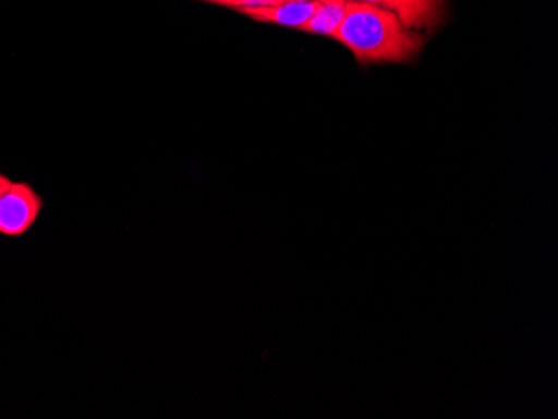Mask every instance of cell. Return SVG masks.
Here are the masks:
<instances>
[{"label": "cell", "instance_id": "1", "mask_svg": "<svg viewBox=\"0 0 558 419\" xmlns=\"http://www.w3.org/2000/svg\"><path fill=\"white\" fill-rule=\"evenodd\" d=\"M331 39L347 47L360 65L412 64L429 36L407 29L387 9L348 0L343 21Z\"/></svg>", "mask_w": 558, "mask_h": 419}, {"label": "cell", "instance_id": "2", "mask_svg": "<svg viewBox=\"0 0 558 419\" xmlns=\"http://www.w3.org/2000/svg\"><path fill=\"white\" fill-rule=\"evenodd\" d=\"M43 209V196L29 183L12 181L0 194V236H25L36 226Z\"/></svg>", "mask_w": 558, "mask_h": 419}, {"label": "cell", "instance_id": "3", "mask_svg": "<svg viewBox=\"0 0 558 419\" xmlns=\"http://www.w3.org/2000/svg\"><path fill=\"white\" fill-rule=\"evenodd\" d=\"M393 12L407 29L435 33L447 19V0H356Z\"/></svg>", "mask_w": 558, "mask_h": 419}, {"label": "cell", "instance_id": "4", "mask_svg": "<svg viewBox=\"0 0 558 419\" xmlns=\"http://www.w3.org/2000/svg\"><path fill=\"white\" fill-rule=\"evenodd\" d=\"M318 5L319 2L316 0H287L283 4L271 5V8L241 9L238 12L253 21L301 30L308 24Z\"/></svg>", "mask_w": 558, "mask_h": 419}, {"label": "cell", "instance_id": "5", "mask_svg": "<svg viewBox=\"0 0 558 419\" xmlns=\"http://www.w3.org/2000/svg\"><path fill=\"white\" fill-rule=\"evenodd\" d=\"M348 0H331L319 2L313 17L303 27V33L316 34V36L333 37L343 21L347 12Z\"/></svg>", "mask_w": 558, "mask_h": 419}, {"label": "cell", "instance_id": "6", "mask_svg": "<svg viewBox=\"0 0 558 419\" xmlns=\"http://www.w3.org/2000/svg\"><path fill=\"white\" fill-rule=\"evenodd\" d=\"M283 2L287 0H216V5L241 11V9L271 8V5L283 4Z\"/></svg>", "mask_w": 558, "mask_h": 419}, {"label": "cell", "instance_id": "7", "mask_svg": "<svg viewBox=\"0 0 558 419\" xmlns=\"http://www.w3.org/2000/svg\"><path fill=\"white\" fill-rule=\"evenodd\" d=\"M12 180H9L5 174H0V194L4 193L9 186H11Z\"/></svg>", "mask_w": 558, "mask_h": 419}, {"label": "cell", "instance_id": "8", "mask_svg": "<svg viewBox=\"0 0 558 419\" xmlns=\"http://www.w3.org/2000/svg\"><path fill=\"white\" fill-rule=\"evenodd\" d=\"M203 2H209V4H216V0H203Z\"/></svg>", "mask_w": 558, "mask_h": 419}, {"label": "cell", "instance_id": "9", "mask_svg": "<svg viewBox=\"0 0 558 419\" xmlns=\"http://www.w3.org/2000/svg\"><path fill=\"white\" fill-rule=\"evenodd\" d=\"M316 2H331V0H316Z\"/></svg>", "mask_w": 558, "mask_h": 419}]
</instances>
